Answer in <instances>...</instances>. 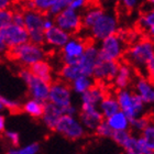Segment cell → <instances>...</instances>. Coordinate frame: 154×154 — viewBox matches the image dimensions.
I'll return each instance as SVG.
<instances>
[{
  "label": "cell",
  "instance_id": "1",
  "mask_svg": "<svg viewBox=\"0 0 154 154\" xmlns=\"http://www.w3.org/2000/svg\"><path fill=\"white\" fill-rule=\"evenodd\" d=\"M125 56L127 63L132 67L142 72L144 75L145 69L154 62V44L151 38H141L133 42L127 50Z\"/></svg>",
  "mask_w": 154,
  "mask_h": 154
},
{
  "label": "cell",
  "instance_id": "2",
  "mask_svg": "<svg viewBox=\"0 0 154 154\" xmlns=\"http://www.w3.org/2000/svg\"><path fill=\"white\" fill-rule=\"evenodd\" d=\"M7 56L12 61L30 67L36 62L44 60L45 51L42 45L34 44L29 41L14 48H9V51H7Z\"/></svg>",
  "mask_w": 154,
  "mask_h": 154
},
{
  "label": "cell",
  "instance_id": "3",
  "mask_svg": "<svg viewBox=\"0 0 154 154\" xmlns=\"http://www.w3.org/2000/svg\"><path fill=\"white\" fill-rule=\"evenodd\" d=\"M116 98L118 100L120 110L128 116L130 120L143 115L145 103L134 91L128 88L118 89L116 94Z\"/></svg>",
  "mask_w": 154,
  "mask_h": 154
},
{
  "label": "cell",
  "instance_id": "4",
  "mask_svg": "<svg viewBox=\"0 0 154 154\" xmlns=\"http://www.w3.org/2000/svg\"><path fill=\"white\" fill-rule=\"evenodd\" d=\"M98 50H99V58L119 62V60L125 53V36L118 33L107 36L100 41Z\"/></svg>",
  "mask_w": 154,
  "mask_h": 154
},
{
  "label": "cell",
  "instance_id": "5",
  "mask_svg": "<svg viewBox=\"0 0 154 154\" xmlns=\"http://www.w3.org/2000/svg\"><path fill=\"white\" fill-rule=\"evenodd\" d=\"M24 16V28L29 33V41L34 44L42 45L44 43V30L43 20L44 13H41L34 9H26L23 12Z\"/></svg>",
  "mask_w": 154,
  "mask_h": 154
},
{
  "label": "cell",
  "instance_id": "6",
  "mask_svg": "<svg viewBox=\"0 0 154 154\" xmlns=\"http://www.w3.org/2000/svg\"><path fill=\"white\" fill-rule=\"evenodd\" d=\"M54 130L63 135L64 138L72 140V141L79 140L86 133V129L80 122L79 118H76V116L69 115L61 116Z\"/></svg>",
  "mask_w": 154,
  "mask_h": 154
},
{
  "label": "cell",
  "instance_id": "7",
  "mask_svg": "<svg viewBox=\"0 0 154 154\" xmlns=\"http://www.w3.org/2000/svg\"><path fill=\"white\" fill-rule=\"evenodd\" d=\"M88 32L95 41H101L107 36L118 32V20L115 14L103 11V14L88 30Z\"/></svg>",
  "mask_w": 154,
  "mask_h": 154
},
{
  "label": "cell",
  "instance_id": "8",
  "mask_svg": "<svg viewBox=\"0 0 154 154\" xmlns=\"http://www.w3.org/2000/svg\"><path fill=\"white\" fill-rule=\"evenodd\" d=\"M19 76L26 84L29 93L32 96L33 99L40 100V101H43V103H45L48 100V93H50V85L51 84L46 83L44 80L40 79L38 77L34 76L30 72L29 68H22L19 73Z\"/></svg>",
  "mask_w": 154,
  "mask_h": 154
},
{
  "label": "cell",
  "instance_id": "9",
  "mask_svg": "<svg viewBox=\"0 0 154 154\" xmlns=\"http://www.w3.org/2000/svg\"><path fill=\"white\" fill-rule=\"evenodd\" d=\"M55 26L61 28L62 30L66 31L69 34H75L79 32L83 28L82 22V16L77 10L66 8L60 12L57 16L54 17Z\"/></svg>",
  "mask_w": 154,
  "mask_h": 154
},
{
  "label": "cell",
  "instance_id": "10",
  "mask_svg": "<svg viewBox=\"0 0 154 154\" xmlns=\"http://www.w3.org/2000/svg\"><path fill=\"white\" fill-rule=\"evenodd\" d=\"M48 100L56 106L65 108L73 103V91L67 83L63 80L54 82L50 85V93H48Z\"/></svg>",
  "mask_w": 154,
  "mask_h": 154
},
{
  "label": "cell",
  "instance_id": "11",
  "mask_svg": "<svg viewBox=\"0 0 154 154\" xmlns=\"http://www.w3.org/2000/svg\"><path fill=\"white\" fill-rule=\"evenodd\" d=\"M87 42L80 38H71L62 48V61L66 65L76 64L83 55L87 46Z\"/></svg>",
  "mask_w": 154,
  "mask_h": 154
},
{
  "label": "cell",
  "instance_id": "12",
  "mask_svg": "<svg viewBox=\"0 0 154 154\" xmlns=\"http://www.w3.org/2000/svg\"><path fill=\"white\" fill-rule=\"evenodd\" d=\"M0 33L8 48H14L29 42V33L23 26L10 23L9 26L0 29Z\"/></svg>",
  "mask_w": 154,
  "mask_h": 154
},
{
  "label": "cell",
  "instance_id": "13",
  "mask_svg": "<svg viewBox=\"0 0 154 154\" xmlns=\"http://www.w3.org/2000/svg\"><path fill=\"white\" fill-rule=\"evenodd\" d=\"M99 60V50L98 46L94 43H88L84 51L83 55L79 57L76 64L80 69L82 75L91 76L94 68L96 66L97 62Z\"/></svg>",
  "mask_w": 154,
  "mask_h": 154
},
{
  "label": "cell",
  "instance_id": "14",
  "mask_svg": "<svg viewBox=\"0 0 154 154\" xmlns=\"http://www.w3.org/2000/svg\"><path fill=\"white\" fill-rule=\"evenodd\" d=\"M119 67V62L117 61H107L99 58L96 66L94 68L91 77L94 80H97L98 83H107L112 82L115 78Z\"/></svg>",
  "mask_w": 154,
  "mask_h": 154
},
{
  "label": "cell",
  "instance_id": "15",
  "mask_svg": "<svg viewBox=\"0 0 154 154\" xmlns=\"http://www.w3.org/2000/svg\"><path fill=\"white\" fill-rule=\"evenodd\" d=\"M134 93L142 99L145 105L154 103V85L153 80L144 75L137 76L134 79Z\"/></svg>",
  "mask_w": 154,
  "mask_h": 154
},
{
  "label": "cell",
  "instance_id": "16",
  "mask_svg": "<svg viewBox=\"0 0 154 154\" xmlns=\"http://www.w3.org/2000/svg\"><path fill=\"white\" fill-rule=\"evenodd\" d=\"M79 120L86 130L95 131L97 125L103 120V117L98 107L82 106V110H80L79 113Z\"/></svg>",
  "mask_w": 154,
  "mask_h": 154
},
{
  "label": "cell",
  "instance_id": "17",
  "mask_svg": "<svg viewBox=\"0 0 154 154\" xmlns=\"http://www.w3.org/2000/svg\"><path fill=\"white\" fill-rule=\"evenodd\" d=\"M107 95L105 87L100 84H94L89 89L80 95V103L82 106H94L98 107L101 100Z\"/></svg>",
  "mask_w": 154,
  "mask_h": 154
},
{
  "label": "cell",
  "instance_id": "18",
  "mask_svg": "<svg viewBox=\"0 0 154 154\" xmlns=\"http://www.w3.org/2000/svg\"><path fill=\"white\" fill-rule=\"evenodd\" d=\"M69 38L71 34L57 26H52L51 29L44 31V42L54 48H62Z\"/></svg>",
  "mask_w": 154,
  "mask_h": 154
},
{
  "label": "cell",
  "instance_id": "19",
  "mask_svg": "<svg viewBox=\"0 0 154 154\" xmlns=\"http://www.w3.org/2000/svg\"><path fill=\"white\" fill-rule=\"evenodd\" d=\"M133 67L129 63H119L118 72L116 74L115 78L112 79L113 86L117 89H125L128 88L129 85L132 83L133 77Z\"/></svg>",
  "mask_w": 154,
  "mask_h": 154
},
{
  "label": "cell",
  "instance_id": "20",
  "mask_svg": "<svg viewBox=\"0 0 154 154\" xmlns=\"http://www.w3.org/2000/svg\"><path fill=\"white\" fill-rule=\"evenodd\" d=\"M63 108L56 106L52 103H46L44 106V112L42 115V120L44 122V125L51 130H54L55 125L57 123L58 119L63 116Z\"/></svg>",
  "mask_w": 154,
  "mask_h": 154
},
{
  "label": "cell",
  "instance_id": "21",
  "mask_svg": "<svg viewBox=\"0 0 154 154\" xmlns=\"http://www.w3.org/2000/svg\"><path fill=\"white\" fill-rule=\"evenodd\" d=\"M29 69L34 76L38 77L40 79L44 80V82H46L48 84L52 83V80H53V71H52V66L46 61L42 60V61L36 62V63H34V64L30 66Z\"/></svg>",
  "mask_w": 154,
  "mask_h": 154
},
{
  "label": "cell",
  "instance_id": "22",
  "mask_svg": "<svg viewBox=\"0 0 154 154\" xmlns=\"http://www.w3.org/2000/svg\"><path fill=\"white\" fill-rule=\"evenodd\" d=\"M98 108H99L100 112L105 119L109 118L120 110L118 100H117L116 96H112V95H106L105 98L101 100V103H99Z\"/></svg>",
  "mask_w": 154,
  "mask_h": 154
},
{
  "label": "cell",
  "instance_id": "23",
  "mask_svg": "<svg viewBox=\"0 0 154 154\" xmlns=\"http://www.w3.org/2000/svg\"><path fill=\"white\" fill-rule=\"evenodd\" d=\"M108 125L113 131H120V130H129L130 128V119L125 112H122L121 110H119L118 112H116L111 117L106 119Z\"/></svg>",
  "mask_w": 154,
  "mask_h": 154
},
{
  "label": "cell",
  "instance_id": "24",
  "mask_svg": "<svg viewBox=\"0 0 154 154\" xmlns=\"http://www.w3.org/2000/svg\"><path fill=\"white\" fill-rule=\"evenodd\" d=\"M94 78L87 75H80L71 83V89L77 95H83L94 85Z\"/></svg>",
  "mask_w": 154,
  "mask_h": 154
},
{
  "label": "cell",
  "instance_id": "25",
  "mask_svg": "<svg viewBox=\"0 0 154 154\" xmlns=\"http://www.w3.org/2000/svg\"><path fill=\"white\" fill-rule=\"evenodd\" d=\"M105 10L101 9L98 6H93L88 8L85 11L83 16H82V22H83V28L86 30H89L93 24L97 21V19L99 18L101 14L103 13Z\"/></svg>",
  "mask_w": 154,
  "mask_h": 154
},
{
  "label": "cell",
  "instance_id": "26",
  "mask_svg": "<svg viewBox=\"0 0 154 154\" xmlns=\"http://www.w3.org/2000/svg\"><path fill=\"white\" fill-rule=\"evenodd\" d=\"M139 26L140 29L143 30L146 34L154 36V7L145 11L139 19Z\"/></svg>",
  "mask_w": 154,
  "mask_h": 154
},
{
  "label": "cell",
  "instance_id": "27",
  "mask_svg": "<svg viewBox=\"0 0 154 154\" xmlns=\"http://www.w3.org/2000/svg\"><path fill=\"white\" fill-rule=\"evenodd\" d=\"M44 106L45 103L40 101L36 99H30L28 100L22 107V110L29 116L33 118H41L43 112H44Z\"/></svg>",
  "mask_w": 154,
  "mask_h": 154
},
{
  "label": "cell",
  "instance_id": "28",
  "mask_svg": "<svg viewBox=\"0 0 154 154\" xmlns=\"http://www.w3.org/2000/svg\"><path fill=\"white\" fill-rule=\"evenodd\" d=\"M60 75H61L63 82H65V83H72L76 77L80 76L82 73H80V69L78 68L77 64H73V65L64 64L63 67L61 68Z\"/></svg>",
  "mask_w": 154,
  "mask_h": 154
},
{
  "label": "cell",
  "instance_id": "29",
  "mask_svg": "<svg viewBox=\"0 0 154 154\" xmlns=\"http://www.w3.org/2000/svg\"><path fill=\"white\" fill-rule=\"evenodd\" d=\"M58 0H30L26 2L28 9H34L41 13H48Z\"/></svg>",
  "mask_w": 154,
  "mask_h": 154
},
{
  "label": "cell",
  "instance_id": "30",
  "mask_svg": "<svg viewBox=\"0 0 154 154\" xmlns=\"http://www.w3.org/2000/svg\"><path fill=\"white\" fill-rule=\"evenodd\" d=\"M141 137L144 139V141L146 142L149 148L154 152V122L150 121V123L141 132Z\"/></svg>",
  "mask_w": 154,
  "mask_h": 154
},
{
  "label": "cell",
  "instance_id": "31",
  "mask_svg": "<svg viewBox=\"0 0 154 154\" xmlns=\"http://www.w3.org/2000/svg\"><path fill=\"white\" fill-rule=\"evenodd\" d=\"M149 123H150L149 118H146L145 116L142 115L140 117H137V118L130 120V128H132L137 132H142Z\"/></svg>",
  "mask_w": 154,
  "mask_h": 154
},
{
  "label": "cell",
  "instance_id": "32",
  "mask_svg": "<svg viewBox=\"0 0 154 154\" xmlns=\"http://www.w3.org/2000/svg\"><path fill=\"white\" fill-rule=\"evenodd\" d=\"M38 150H40V145L38 143H31L22 148L12 149L7 154H38Z\"/></svg>",
  "mask_w": 154,
  "mask_h": 154
},
{
  "label": "cell",
  "instance_id": "33",
  "mask_svg": "<svg viewBox=\"0 0 154 154\" xmlns=\"http://www.w3.org/2000/svg\"><path fill=\"white\" fill-rule=\"evenodd\" d=\"M95 132L96 134L100 138H110L112 137L113 130L110 128V125H108V122L106 120H103L99 125H97V128L95 129Z\"/></svg>",
  "mask_w": 154,
  "mask_h": 154
},
{
  "label": "cell",
  "instance_id": "34",
  "mask_svg": "<svg viewBox=\"0 0 154 154\" xmlns=\"http://www.w3.org/2000/svg\"><path fill=\"white\" fill-rule=\"evenodd\" d=\"M0 103L3 106V108H7L10 112L12 113H19L22 110V107L20 106V103H18L17 101H13V100L8 99V98H5L2 96H0Z\"/></svg>",
  "mask_w": 154,
  "mask_h": 154
},
{
  "label": "cell",
  "instance_id": "35",
  "mask_svg": "<svg viewBox=\"0 0 154 154\" xmlns=\"http://www.w3.org/2000/svg\"><path fill=\"white\" fill-rule=\"evenodd\" d=\"M131 134H132V133L129 131V130H120V131H113L111 139H112L113 141H115L118 145L122 146V145L125 143V141H127V140H128V139L131 137Z\"/></svg>",
  "mask_w": 154,
  "mask_h": 154
},
{
  "label": "cell",
  "instance_id": "36",
  "mask_svg": "<svg viewBox=\"0 0 154 154\" xmlns=\"http://www.w3.org/2000/svg\"><path fill=\"white\" fill-rule=\"evenodd\" d=\"M134 152H137L139 154H154V152L149 148V145L146 144V142L144 141V139L142 138L141 135L137 138Z\"/></svg>",
  "mask_w": 154,
  "mask_h": 154
},
{
  "label": "cell",
  "instance_id": "37",
  "mask_svg": "<svg viewBox=\"0 0 154 154\" xmlns=\"http://www.w3.org/2000/svg\"><path fill=\"white\" fill-rule=\"evenodd\" d=\"M12 23V11L10 9L0 10V29Z\"/></svg>",
  "mask_w": 154,
  "mask_h": 154
},
{
  "label": "cell",
  "instance_id": "38",
  "mask_svg": "<svg viewBox=\"0 0 154 154\" xmlns=\"http://www.w3.org/2000/svg\"><path fill=\"white\" fill-rule=\"evenodd\" d=\"M119 2L125 9L133 10L141 3V0H119Z\"/></svg>",
  "mask_w": 154,
  "mask_h": 154
},
{
  "label": "cell",
  "instance_id": "39",
  "mask_svg": "<svg viewBox=\"0 0 154 154\" xmlns=\"http://www.w3.org/2000/svg\"><path fill=\"white\" fill-rule=\"evenodd\" d=\"M6 138L10 141V143L13 145V146H18L20 142V137L19 133L16 131H7L6 132Z\"/></svg>",
  "mask_w": 154,
  "mask_h": 154
},
{
  "label": "cell",
  "instance_id": "40",
  "mask_svg": "<svg viewBox=\"0 0 154 154\" xmlns=\"http://www.w3.org/2000/svg\"><path fill=\"white\" fill-rule=\"evenodd\" d=\"M12 23L24 26V16L21 11H12Z\"/></svg>",
  "mask_w": 154,
  "mask_h": 154
},
{
  "label": "cell",
  "instance_id": "41",
  "mask_svg": "<svg viewBox=\"0 0 154 154\" xmlns=\"http://www.w3.org/2000/svg\"><path fill=\"white\" fill-rule=\"evenodd\" d=\"M87 3H88V0H73L72 3L69 5L68 8H71V9H74V10H80L87 7Z\"/></svg>",
  "mask_w": 154,
  "mask_h": 154
},
{
  "label": "cell",
  "instance_id": "42",
  "mask_svg": "<svg viewBox=\"0 0 154 154\" xmlns=\"http://www.w3.org/2000/svg\"><path fill=\"white\" fill-rule=\"evenodd\" d=\"M55 26L54 19H52L51 17H44V20H43V30L44 31L51 29L52 26Z\"/></svg>",
  "mask_w": 154,
  "mask_h": 154
},
{
  "label": "cell",
  "instance_id": "43",
  "mask_svg": "<svg viewBox=\"0 0 154 154\" xmlns=\"http://www.w3.org/2000/svg\"><path fill=\"white\" fill-rule=\"evenodd\" d=\"M63 113H64V115H69V116H76L77 107L74 106L73 103H71L69 106L63 108Z\"/></svg>",
  "mask_w": 154,
  "mask_h": 154
},
{
  "label": "cell",
  "instance_id": "44",
  "mask_svg": "<svg viewBox=\"0 0 154 154\" xmlns=\"http://www.w3.org/2000/svg\"><path fill=\"white\" fill-rule=\"evenodd\" d=\"M7 48H8V46H7L6 42H5L2 35H1V33H0V53H2V52H6Z\"/></svg>",
  "mask_w": 154,
  "mask_h": 154
},
{
  "label": "cell",
  "instance_id": "45",
  "mask_svg": "<svg viewBox=\"0 0 154 154\" xmlns=\"http://www.w3.org/2000/svg\"><path fill=\"white\" fill-rule=\"evenodd\" d=\"M5 128H6V121H5V117H3V116H0V132L5 131Z\"/></svg>",
  "mask_w": 154,
  "mask_h": 154
},
{
  "label": "cell",
  "instance_id": "46",
  "mask_svg": "<svg viewBox=\"0 0 154 154\" xmlns=\"http://www.w3.org/2000/svg\"><path fill=\"white\" fill-rule=\"evenodd\" d=\"M125 154H139V153H137V152H134V151H127Z\"/></svg>",
  "mask_w": 154,
  "mask_h": 154
},
{
  "label": "cell",
  "instance_id": "47",
  "mask_svg": "<svg viewBox=\"0 0 154 154\" xmlns=\"http://www.w3.org/2000/svg\"><path fill=\"white\" fill-rule=\"evenodd\" d=\"M148 1H149V2H150V3H151L152 6L154 7V0H148Z\"/></svg>",
  "mask_w": 154,
  "mask_h": 154
},
{
  "label": "cell",
  "instance_id": "48",
  "mask_svg": "<svg viewBox=\"0 0 154 154\" xmlns=\"http://www.w3.org/2000/svg\"><path fill=\"white\" fill-rule=\"evenodd\" d=\"M151 41L153 42V44H154V36H152V38H151Z\"/></svg>",
  "mask_w": 154,
  "mask_h": 154
},
{
  "label": "cell",
  "instance_id": "49",
  "mask_svg": "<svg viewBox=\"0 0 154 154\" xmlns=\"http://www.w3.org/2000/svg\"><path fill=\"white\" fill-rule=\"evenodd\" d=\"M1 109H3V106L1 105V103H0V110H1Z\"/></svg>",
  "mask_w": 154,
  "mask_h": 154
},
{
  "label": "cell",
  "instance_id": "50",
  "mask_svg": "<svg viewBox=\"0 0 154 154\" xmlns=\"http://www.w3.org/2000/svg\"><path fill=\"white\" fill-rule=\"evenodd\" d=\"M21 1H24V2H28V1H30V0H21Z\"/></svg>",
  "mask_w": 154,
  "mask_h": 154
},
{
  "label": "cell",
  "instance_id": "51",
  "mask_svg": "<svg viewBox=\"0 0 154 154\" xmlns=\"http://www.w3.org/2000/svg\"><path fill=\"white\" fill-rule=\"evenodd\" d=\"M152 80H153V85H154V78H153V79H152Z\"/></svg>",
  "mask_w": 154,
  "mask_h": 154
}]
</instances>
